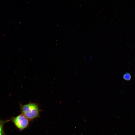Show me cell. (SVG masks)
<instances>
[{"instance_id": "3", "label": "cell", "mask_w": 135, "mask_h": 135, "mask_svg": "<svg viewBox=\"0 0 135 135\" xmlns=\"http://www.w3.org/2000/svg\"><path fill=\"white\" fill-rule=\"evenodd\" d=\"M7 120L4 121L0 120V135H4L3 126L4 124L8 121Z\"/></svg>"}, {"instance_id": "1", "label": "cell", "mask_w": 135, "mask_h": 135, "mask_svg": "<svg viewBox=\"0 0 135 135\" xmlns=\"http://www.w3.org/2000/svg\"><path fill=\"white\" fill-rule=\"evenodd\" d=\"M20 105L22 114L29 120L32 121L40 116L41 110L38 104L30 102L25 104H20Z\"/></svg>"}, {"instance_id": "2", "label": "cell", "mask_w": 135, "mask_h": 135, "mask_svg": "<svg viewBox=\"0 0 135 135\" xmlns=\"http://www.w3.org/2000/svg\"><path fill=\"white\" fill-rule=\"evenodd\" d=\"M12 120L16 126L22 130L28 126L30 120L22 114L12 118Z\"/></svg>"}, {"instance_id": "4", "label": "cell", "mask_w": 135, "mask_h": 135, "mask_svg": "<svg viewBox=\"0 0 135 135\" xmlns=\"http://www.w3.org/2000/svg\"><path fill=\"white\" fill-rule=\"evenodd\" d=\"M124 79L126 81H129L130 80L131 78V75L130 74L126 72L124 74L123 76Z\"/></svg>"}]
</instances>
